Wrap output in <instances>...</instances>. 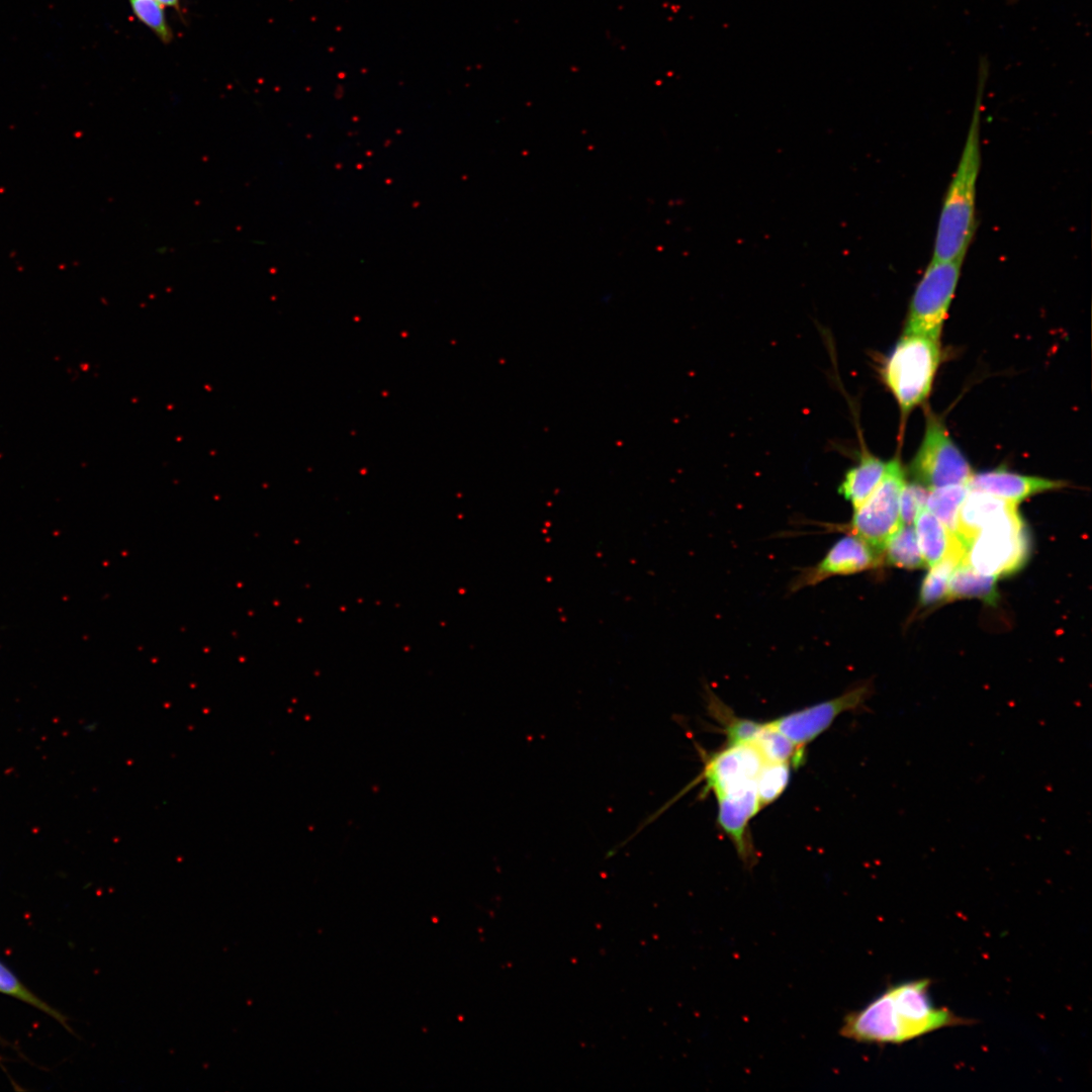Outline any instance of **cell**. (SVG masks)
Instances as JSON below:
<instances>
[{
  "instance_id": "6da1fadb",
  "label": "cell",
  "mask_w": 1092,
  "mask_h": 1092,
  "mask_svg": "<svg viewBox=\"0 0 1092 1092\" xmlns=\"http://www.w3.org/2000/svg\"><path fill=\"white\" fill-rule=\"evenodd\" d=\"M930 986L927 978L889 986L863 1008L844 1017L841 1036L862 1043L902 1044L942 1028L973 1024L969 1018L935 1006Z\"/></svg>"
},
{
  "instance_id": "7a4b0ae2",
  "label": "cell",
  "mask_w": 1092,
  "mask_h": 1092,
  "mask_svg": "<svg viewBox=\"0 0 1092 1092\" xmlns=\"http://www.w3.org/2000/svg\"><path fill=\"white\" fill-rule=\"evenodd\" d=\"M986 75L985 65H982L966 141L940 208L933 260L964 261L975 235L977 183L981 167V109Z\"/></svg>"
},
{
  "instance_id": "3957f363",
  "label": "cell",
  "mask_w": 1092,
  "mask_h": 1092,
  "mask_svg": "<svg viewBox=\"0 0 1092 1092\" xmlns=\"http://www.w3.org/2000/svg\"><path fill=\"white\" fill-rule=\"evenodd\" d=\"M940 361L939 340L903 333L882 367V378L906 417L923 403Z\"/></svg>"
},
{
  "instance_id": "277c9868",
  "label": "cell",
  "mask_w": 1092,
  "mask_h": 1092,
  "mask_svg": "<svg viewBox=\"0 0 1092 1092\" xmlns=\"http://www.w3.org/2000/svg\"><path fill=\"white\" fill-rule=\"evenodd\" d=\"M1029 551L1025 525L1018 508L984 526L967 547L965 560L980 573L1011 574L1022 567Z\"/></svg>"
},
{
  "instance_id": "5b68a950",
  "label": "cell",
  "mask_w": 1092,
  "mask_h": 1092,
  "mask_svg": "<svg viewBox=\"0 0 1092 1092\" xmlns=\"http://www.w3.org/2000/svg\"><path fill=\"white\" fill-rule=\"evenodd\" d=\"M963 262L931 259L912 295L904 333L939 340L959 284Z\"/></svg>"
},
{
  "instance_id": "8992f818",
  "label": "cell",
  "mask_w": 1092,
  "mask_h": 1092,
  "mask_svg": "<svg viewBox=\"0 0 1092 1092\" xmlns=\"http://www.w3.org/2000/svg\"><path fill=\"white\" fill-rule=\"evenodd\" d=\"M905 481V469L900 459L895 457L888 462L879 486L863 504L854 509L852 518L846 525L840 526V530L858 536L883 553L888 540L902 526L899 499Z\"/></svg>"
},
{
  "instance_id": "52a82bcc",
  "label": "cell",
  "mask_w": 1092,
  "mask_h": 1092,
  "mask_svg": "<svg viewBox=\"0 0 1092 1092\" xmlns=\"http://www.w3.org/2000/svg\"><path fill=\"white\" fill-rule=\"evenodd\" d=\"M916 482L928 489L967 484L972 468L941 421L928 414L922 442L910 464Z\"/></svg>"
},
{
  "instance_id": "ba28073f",
  "label": "cell",
  "mask_w": 1092,
  "mask_h": 1092,
  "mask_svg": "<svg viewBox=\"0 0 1092 1092\" xmlns=\"http://www.w3.org/2000/svg\"><path fill=\"white\" fill-rule=\"evenodd\" d=\"M872 692L871 681H863L835 698L783 715L768 723L795 745L805 748L826 731L839 715L862 707Z\"/></svg>"
},
{
  "instance_id": "9c48e42d",
  "label": "cell",
  "mask_w": 1092,
  "mask_h": 1092,
  "mask_svg": "<svg viewBox=\"0 0 1092 1092\" xmlns=\"http://www.w3.org/2000/svg\"><path fill=\"white\" fill-rule=\"evenodd\" d=\"M846 534L816 564L801 569L791 582V592L816 585L830 577L859 573L883 563L882 553L858 536Z\"/></svg>"
},
{
  "instance_id": "30bf717a",
  "label": "cell",
  "mask_w": 1092,
  "mask_h": 1092,
  "mask_svg": "<svg viewBox=\"0 0 1092 1092\" xmlns=\"http://www.w3.org/2000/svg\"><path fill=\"white\" fill-rule=\"evenodd\" d=\"M703 759L705 792L711 791L716 798L753 785L764 762L752 744H726Z\"/></svg>"
},
{
  "instance_id": "8fae6325",
  "label": "cell",
  "mask_w": 1092,
  "mask_h": 1092,
  "mask_svg": "<svg viewBox=\"0 0 1092 1092\" xmlns=\"http://www.w3.org/2000/svg\"><path fill=\"white\" fill-rule=\"evenodd\" d=\"M716 799L719 828L733 843L738 856L743 862L746 866H752L756 860V852L751 841L749 823L761 810L756 796L755 785L753 784Z\"/></svg>"
},
{
  "instance_id": "7c38bea8",
  "label": "cell",
  "mask_w": 1092,
  "mask_h": 1092,
  "mask_svg": "<svg viewBox=\"0 0 1092 1092\" xmlns=\"http://www.w3.org/2000/svg\"><path fill=\"white\" fill-rule=\"evenodd\" d=\"M967 485L969 489L988 492L1019 504L1033 494L1061 488L1066 483L1061 480L995 469L973 474Z\"/></svg>"
},
{
  "instance_id": "4fadbf2b",
  "label": "cell",
  "mask_w": 1092,
  "mask_h": 1092,
  "mask_svg": "<svg viewBox=\"0 0 1092 1092\" xmlns=\"http://www.w3.org/2000/svg\"><path fill=\"white\" fill-rule=\"evenodd\" d=\"M1018 508V504L988 492L969 489L958 515L956 535L968 547L978 532L998 516Z\"/></svg>"
},
{
  "instance_id": "5bb4252c",
  "label": "cell",
  "mask_w": 1092,
  "mask_h": 1092,
  "mask_svg": "<svg viewBox=\"0 0 1092 1092\" xmlns=\"http://www.w3.org/2000/svg\"><path fill=\"white\" fill-rule=\"evenodd\" d=\"M888 462L870 452H862L858 461L844 474L838 485V493L853 510L863 504L883 480Z\"/></svg>"
},
{
  "instance_id": "9a60e30c",
  "label": "cell",
  "mask_w": 1092,
  "mask_h": 1092,
  "mask_svg": "<svg viewBox=\"0 0 1092 1092\" xmlns=\"http://www.w3.org/2000/svg\"><path fill=\"white\" fill-rule=\"evenodd\" d=\"M915 533L925 566L931 567L959 548H966L930 512L923 510L915 520ZM967 549V548H966Z\"/></svg>"
},
{
  "instance_id": "2e32d148",
  "label": "cell",
  "mask_w": 1092,
  "mask_h": 1092,
  "mask_svg": "<svg viewBox=\"0 0 1092 1092\" xmlns=\"http://www.w3.org/2000/svg\"><path fill=\"white\" fill-rule=\"evenodd\" d=\"M996 578L978 572L964 558L950 576L946 600L979 599L995 604L998 599Z\"/></svg>"
},
{
  "instance_id": "e0dca14e",
  "label": "cell",
  "mask_w": 1092,
  "mask_h": 1092,
  "mask_svg": "<svg viewBox=\"0 0 1092 1092\" xmlns=\"http://www.w3.org/2000/svg\"><path fill=\"white\" fill-rule=\"evenodd\" d=\"M706 690L708 710L725 734L726 744H751L765 722L738 717L713 692Z\"/></svg>"
},
{
  "instance_id": "ac0fdd59",
  "label": "cell",
  "mask_w": 1092,
  "mask_h": 1092,
  "mask_svg": "<svg viewBox=\"0 0 1092 1092\" xmlns=\"http://www.w3.org/2000/svg\"><path fill=\"white\" fill-rule=\"evenodd\" d=\"M764 762H788L798 768L805 760V748L795 745L786 735L765 722L751 743Z\"/></svg>"
},
{
  "instance_id": "d6986e66",
  "label": "cell",
  "mask_w": 1092,
  "mask_h": 1092,
  "mask_svg": "<svg viewBox=\"0 0 1092 1092\" xmlns=\"http://www.w3.org/2000/svg\"><path fill=\"white\" fill-rule=\"evenodd\" d=\"M883 562L906 569H918L925 566L916 533L911 525H902L886 543L883 550Z\"/></svg>"
},
{
  "instance_id": "ffe728a7",
  "label": "cell",
  "mask_w": 1092,
  "mask_h": 1092,
  "mask_svg": "<svg viewBox=\"0 0 1092 1092\" xmlns=\"http://www.w3.org/2000/svg\"><path fill=\"white\" fill-rule=\"evenodd\" d=\"M966 548H959L949 553L945 558L930 567L924 577L920 589V604L928 607L946 600L950 576L956 567L963 561Z\"/></svg>"
},
{
  "instance_id": "44dd1931",
  "label": "cell",
  "mask_w": 1092,
  "mask_h": 1092,
  "mask_svg": "<svg viewBox=\"0 0 1092 1092\" xmlns=\"http://www.w3.org/2000/svg\"><path fill=\"white\" fill-rule=\"evenodd\" d=\"M969 491L967 484H952L928 490L925 508L952 534L957 533L960 508Z\"/></svg>"
},
{
  "instance_id": "7402d4cb",
  "label": "cell",
  "mask_w": 1092,
  "mask_h": 1092,
  "mask_svg": "<svg viewBox=\"0 0 1092 1092\" xmlns=\"http://www.w3.org/2000/svg\"><path fill=\"white\" fill-rule=\"evenodd\" d=\"M793 765L788 762H763L755 780V791L760 809L774 803L787 789Z\"/></svg>"
},
{
  "instance_id": "603a6c76",
  "label": "cell",
  "mask_w": 1092,
  "mask_h": 1092,
  "mask_svg": "<svg viewBox=\"0 0 1092 1092\" xmlns=\"http://www.w3.org/2000/svg\"><path fill=\"white\" fill-rule=\"evenodd\" d=\"M135 18L151 29L159 39L169 43L173 32L168 24L165 7L157 0H129Z\"/></svg>"
},
{
  "instance_id": "cb8c5ba5",
  "label": "cell",
  "mask_w": 1092,
  "mask_h": 1092,
  "mask_svg": "<svg viewBox=\"0 0 1092 1092\" xmlns=\"http://www.w3.org/2000/svg\"><path fill=\"white\" fill-rule=\"evenodd\" d=\"M928 490L918 482L904 483L899 499V514L902 525H911L924 510Z\"/></svg>"
},
{
  "instance_id": "d4e9b609",
  "label": "cell",
  "mask_w": 1092,
  "mask_h": 1092,
  "mask_svg": "<svg viewBox=\"0 0 1092 1092\" xmlns=\"http://www.w3.org/2000/svg\"><path fill=\"white\" fill-rule=\"evenodd\" d=\"M0 991L20 998L44 1010L46 1012H49L51 1015L55 1016L59 1020L62 1019L58 1012L50 1008L48 1005H46L39 999L33 996L28 990H26L16 979V977L13 976L12 973L8 971L2 964H0Z\"/></svg>"
},
{
  "instance_id": "484cf974",
  "label": "cell",
  "mask_w": 1092,
  "mask_h": 1092,
  "mask_svg": "<svg viewBox=\"0 0 1092 1092\" xmlns=\"http://www.w3.org/2000/svg\"><path fill=\"white\" fill-rule=\"evenodd\" d=\"M163 7H170L176 10L180 9V0H157Z\"/></svg>"
},
{
  "instance_id": "4316f807",
  "label": "cell",
  "mask_w": 1092,
  "mask_h": 1092,
  "mask_svg": "<svg viewBox=\"0 0 1092 1092\" xmlns=\"http://www.w3.org/2000/svg\"><path fill=\"white\" fill-rule=\"evenodd\" d=\"M1013 1H1015V0H1013Z\"/></svg>"
}]
</instances>
